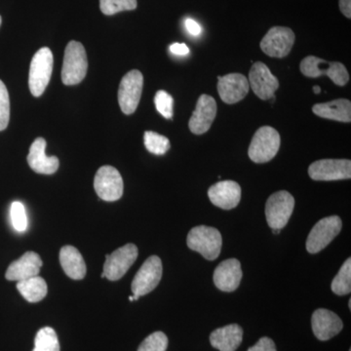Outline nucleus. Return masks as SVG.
Listing matches in <instances>:
<instances>
[{
	"mask_svg": "<svg viewBox=\"0 0 351 351\" xmlns=\"http://www.w3.org/2000/svg\"><path fill=\"white\" fill-rule=\"evenodd\" d=\"M60 263L69 278L82 280L86 276V263L80 252L73 246H64L60 251Z\"/></svg>",
	"mask_w": 351,
	"mask_h": 351,
	"instance_id": "24",
	"label": "nucleus"
},
{
	"mask_svg": "<svg viewBox=\"0 0 351 351\" xmlns=\"http://www.w3.org/2000/svg\"><path fill=\"white\" fill-rule=\"evenodd\" d=\"M295 199L286 191H277L270 195L265 205V217L272 230H282L287 225L294 211Z\"/></svg>",
	"mask_w": 351,
	"mask_h": 351,
	"instance_id": "6",
	"label": "nucleus"
},
{
	"mask_svg": "<svg viewBox=\"0 0 351 351\" xmlns=\"http://www.w3.org/2000/svg\"><path fill=\"white\" fill-rule=\"evenodd\" d=\"M311 326L316 338L319 341H328L343 330V322L336 313L320 308L314 311L311 317Z\"/></svg>",
	"mask_w": 351,
	"mask_h": 351,
	"instance_id": "20",
	"label": "nucleus"
},
{
	"mask_svg": "<svg viewBox=\"0 0 351 351\" xmlns=\"http://www.w3.org/2000/svg\"><path fill=\"white\" fill-rule=\"evenodd\" d=\"M88 60L84 46L77 41H71L64 50L62 82L64 85H76L86 76Z\"/></svg>",
	"mask_w": 351,
	"mask_h": 351,
	"instance_id": "2",
	"label": "nucleus"
},
{
	"mask_svg": "<svg viewBox=\"0 0 351 351\" xmlns=\"http://www.w3.org/2000/svg\"></svg>",
	"mask_w": 351,
	"mask_h": 351,
	"instance_id": "43",
	"label": "nucleus"
},
{
	"mask_svg": "<svg viewBox=\"0 0 351 351\" xmlns=\"http://www.w3.org/2000/svg\"><path fill=\"white\" fill-rule=\"evenodd\" d=\"M144 143L147 151L156 156H163L170 149L169 138L156 132H145Z\"/></svg>",
	"mask_w": 351,
	"mask_h": 351,
	"instance_id": "28",
	"label": "nucleus"
},
{
	"mask_svg": "<svg viewBox=\"0 0 351 351\" xmlns=\"http://www.w3.org/2000/svg\"><path fill=\"white\" fill-rule=\"evenodd\" d=\"M243 330L237 324L215 330L210 336L212 346L219 351H235L241 345Z\"/></svg>",
	"mask_w": 351,
	"mask_h": 351,
	"instance_id": "22",
	"label": "nucleus"
},
{
	"mask_svg": "<svg viewBox=\"0 0 351 351\" xmlns=\"http://www.w3.org/2000/svg\"><path fill=\"white\" fill-rule=\"evenodd\" d=\"M162 262L157 256H152L143 263L132 282L134 295H145L158 286L162 277Z\"/></svg>",
	"mask_w": 351,
	"mask_h": 351,
	"instance_id": "11",
	"label": "nucleus"
},
{
	"mask_svg": "<svg viewBox=\"0 0 351 351\" xmlns=\"http://www.w3.org/2000/svg\"><path fill=\"white\" fill-rule=\"evenodd\" d=\"M144 87V76L138 69H133L123 76L119 89V103L122 112L132 114L137 110Z\"/></svg>",
	"mask_w": 351,
	"mask_h": 351,
	"instance_id": "8",
	"label": "nucleus"
},
{
	"mask_svg": "<svg viewBox=\"0 0 351 351\" xmlns=\"http://www.w3.org/2000/svg\"><path fill=\"white\" fill-rule=\"evenodd\" d=\"M10 119V100L4 83L0 80V131L5 130Z\"/></svg>",
	"mask_w": 351,
	"mask_h": 351,
	"instance_id": "33",
	"label": "nucleus"
},
{
	"mask_svg": "<svg viewBox=\"0 0 351 351\" xmlns=\"http://www.w3.org/2000/svg\"><path fill=\"white\" fill-rule=\"evenodd\" d=\"M308 175L313 181H339L351 178V161L348 159H322L309 166Z\"/></svg>",
	"mask_w": 351,
	"mask_h": 351,
	"instance_id": "12",
	"label": "nucleus"
},
{
	"mask_svg": "<svg viewBox=\"0 0 351 351\" xmlns=\"http://www.w3.org/2000/svg\"><path fill=\"white\" fill-rule=\"evenodd\" d=\"M170 52L178 56H186L189 54V48L184 43H174L170 46Z\"/></svg>",
	"mask_w": 351,
	"mask_h": 351,
	"instance_id": "36",
	"label": "nucleus"
},
{
	"mask_svg": "<svg viewBox=\"0 0 351 351\" xmlns=\"http://www.w3.org/2000/svg\"><path fill=\"white\" fill-rule=\"evenodd\" d=\"M32 351H60L59 339L55 330L51 327H44L39 330L34 339V348Z\"/></svg>",
	"mask_w": 351,
	"mask_h": 351,
	"instance_id": "26",
	"label": "nucleus"
},
{
	"mask_svg": "<svg viewBox=\"0 0 351 351\" xmlns=\"http://www.w3.org/2000/svg\"><path fill=\"white\" fill-rule=\"evenodd\" d=\"M208 196L215 206L223 210H232L239 204L241 188L237 182L221 181L209 189Z\"/></svg>",
	"mask_w": 351,
	"mask_h": 351,
	"instance_id": "18",
	"label": "nucleus"
},
{
	"mask_svg": "<svg viewBox=\"0 0 351 351\" xmlns=\"http://www.w3.org/2000/svg\"><path fill=\"white\" fill-rule=\"evenodd\" d=\"M186 243L191 250L197 252L208 261H214L221 254L223 239L217 228L198 226L189 232Z\"/></svg>",
	"mask_w": 351,
	"mask_h": 351,
	"instance_id": "1",
	"label": "nucleus"
},
{
	"mask_svg": "<svg viewBox=\"0 0 351 351\" xmlns=\"http://www.w3.org/2000/svg\"><path fill=\"white\" fill-rule=\"evenodd\" d=\"M341 219L338 216L326 217L321 219L311 232L306 240V250L308 253L316 254L331 243L338 237L341 230Z\"/></svg>",
	"mask_w": 351,
	"mask_h": 351,
	"instance_id": "7",
	"label": "nucleus"
},
{
	"mask_svg": "<svg viewBox=\"0 0 351 351\" xmlns=\"http://www.w3.org/2000/svg\"><path fill=\"white\" fill-rule=\"evenodd\" d=\"M46 141L38 138L31 145L27 163L36 173L52 175L59 169V159L56 156H47L45 154Z\"/></svg>",
	"mask_w": 351,
	"mask_h": 351,
	"instance_id": "21",
	"label": "nucleus"
},
{
	"mask_svg": "<svg viewBox=\"0 0 351 351\" xmlns=\"http://www.w3.org/2000/svg\"><path fill=\"white\" fill-rule=\"evenodd\" d=\"M123 188L121 175L112 166H103L95 176V191L104 201L112 202L120 199L123 195Z\"/></svg>",
	"mask_w": 351,
	"mask_h": 351,
	"instance_id": "10",
	"label": "nucleus"
},
{
	"mask_svg": "<svg viewBox=\"0 0 351 351\" xmlns=\"http://www.w3.org/2000/svg\"><path fill=\"white\" fill-rule=\"evenodd\" d=\"M53 64L54 59L49 48H41L34 54L29 75V86L32 96L40 97L45 91L52 75Z\"/></svg>",
	"mask_w": 351,
	"mask_h": 351,
	"instance_id": "5",
	"label": "nucleus"
},
{
	"mask_svg": "<svg viewBox=\"0 0 351 351\" xmlns=\"http://www.w3.org/2000/svg\"><path fill=\"white\" fill-rule=\"evenodd\" d=\"M168 348V338L162 332L149 335L138 346V351H166Z\"/></svg>",
	"mask_w": 351,
	"mask_h": 351,
	"instance_id": "30",
	"label": "nucleus"
},
{
	"mask_svg": "<svg viewBox=\"0 0 351 351\" xmlns=\"http://www.w3.org/2000/svg\"><path fill=\"white\" fill-rule=\"evenodd\" d=\"M137 5V0H100L101 11L108 16L122 11L135 10Z\"/></svg>",
	"mask_w": 351,
	"mask_h": 351,
	"instance_id": "29",
	"label": "nucleus"
},
{
	"mask_svg": "<svg viewBox=\"0 0 351 351\" xmlns=\"http://www.w3.org/2000/svg\"><path fill=\"white\" fill-rule=\"evenodd\" d=\"M295 43V34L285 27H274L261 41V49L267 56L284 58L290 54Z\"/></svg>",
	"mask_w": 351,
	"mask_h": 351,
	"instance_id": "13",
	"label": "nucleus"
},
{
	"mask_svg": "<svg viewBox=\"0 0 351 351\" xmlns=\"http://www.w3.org/2000/svg\"><path fill=\"white\" fill-rule=\"evenodd\" d=\"M10 218L13 228L18 232H25L27 228V216L23 203L15 201L10 208Z\"/></svg>",
	"mask_w": 351,
	"mask_h": 351,
	"instance_id": "31",
	"label": "nucleus"
},
{
	"mask_svg": "<svg viewBox=\"0 0 351 351\" xmlns=\"http://www.w3.org/2000/svg\"><path fill=\"white\" fill-rule=\"evenodd\" d=\"M0 25H1V16H0Z\"/></svg>",
	"mask_w": 351,
	"mask_h": 351,
	"instance_id": "42",
	"label": "nucleus"
},
{
	"mask_svg": "<svg viewBox=\"0 0 351 351\" xmlns=\"http://www.w3.org/2000/svg\"><path fill=\"white\" fill-rule=\"evenodd\" d=\"M339 9L346 18H351V0H339Z\"/></svg>",
	"mask_w": 351,
	"mask_h": 351,
	"instance_id": "37",
	"label": "nucleus"
},
{
	"mask_svg": "<svg viewBox=\"0 0 351 351\" xmlns=\"http://www.w3.org/2000/svg\"><path fill=\"white\" fill-rule=\"evenodd\" d=\"M241 263L237 258H228L219 263L214 271V283L223 292H233L241 282Z\"/></svg>",
	"mask_w": 351,
	"mask_h": 351,
	"instance_id": "17",
	"label": "nucleus"
},
{
	"mask_svg": "<svg viewBox=\"0 0 351 351\" xmlns=\"http://www.w3.org/2000/svg\"><path fill=\"white\" fill-rule=\"evenodd\" d=\"M247 351H276V346L274 341L267 337L258 339L255 346H252Z\"/></svg>",
	"mask_w": 351,
	"mask_h": 351,
	"instance_id": "34",
	"label": "nucleus"
},
{
	"mask_svg": "<svg viewBox=\"0 0 351 351\" xmlns=\"http://www.w3.org/2000/svg\"><path fill=\"white\" fill-rule=\"evenodd\" d=\"M154 104L157 112L160 113L163 117L167 119H172L173 117V106H174V100L169 93L163 90L157 92L154 97Z\"/></svg>",
	"mask_w": 351,
	"mask_h": 351,
	"instance_id": "32",
	"label": "nucleus"
},
{
	"mask_svg": "<svg viewBox=\"0 0 351 351\" xmlns=\"http://www.w3.org/2000/svg\"><path fill=\"white\" fill-rule=\"evenodd\" d=\"M332 291L338 295H345L351 292V260L348 258L331 285Z\"/></svg>",
	"mask_w": 351,
	"mask_h": 351,
	"instance_id": "27",
	"label": "nucleus"
},
{
	"mask_svg": "<svg viewBox=\"0 0 351 351\" xmlns=\"http://www.w3.org/2000/svg\"><path fill=\"white\" fill-rule=\"evenodd\" d=\"M219 98L228 105L239 103L249 93L248 78L241 73H230L218 77Z\"/></svg>",
	"mask_w": 351,
	"mask_h": 351,
	"instance_id": "16",
	"label": "nucleus"
},
{
	"mask_svg": "<svg viewBox=\"0 0 351 351\" xmlns=\"http://www.w3.org/2000/svg\"><path fill=\"white\" fill-rule=\"evenodd\" d=\"M129 301L134 302V297H133V295H130V297H129Z\"/></svg>",
	"mask_w": 351,
	"mask_h": 351,
	"instance_id": "40",
	"label": "nucleus"
},
{
	"mask_svg": "<svg viewBox=\"0 0 351 351\" xmlns=\"http://www.w3.org/2000/svg\"><path fill=\"white\" fill-rule=\"evenodd\" d=\"M248 82L256 96L263 101L274 98L279 88L278 80L272 75L269 66L262 62L253 64L249 73Z\"/></svg>",
	"mask_w": 351,
	"mask_h": 351,
	"instance_id": "14",
	"label": "nucleus"
},
{
	"mask_svg": "<svg viewBox=\"0 0 351 351\" xmlns=\"http://www.w3.org/2000/svg\"><path fill=\"white\" fill-rule=\"evenodd\" d=\"M348 304H350V306H350V309L351 308V301H350V302H348Z\"/></svg>",
	"mask_w": 351,
	"mask_h": 351,
	"instance_id": "41",
	"label": "nucleus"
},
{
	"mask_svg": "<svg viewBox=\"0 0 351 351\" xmlns=\"http://www.w3.org/2000/svg\"><path fill=\"white\" fill-rule=\"evenodd\" d=\"M43 260L38 254L34 252H27L24 255L9 265L6 270L5 277L9 281L25 280L32 277L38 276L43 267Z\"/></svg>",
	"mask_w": 351,
	"mask_h": 351,
	"instance_id": "19",
	"label": "nucleus"
},
{
	"mask_svg": "<svg viewBox=\"0 0 351 351\" xmlns=\"http://www.w3.org/2000/svg\"><path fill=\"white\" fill-rule=\"evenodd\" d=\"M184 25H186V31L189 32V34L193 36H198L202 32V29H201V25L198 24L197 22H195V20L193 19H186V22H184Z\"/></svg>",
	"mask_w": 351,
	"mask_h": 351,
	"instance_id": "35",
	"label": "nucleus"
},
{
	"mask_svg": "<svg viewBox=\"0 0 351 351\" xmlns=\"http://www.w3.org/2000/svg\"><path fill=\"white\" fill-rule=\"evenodd\" d=\"M217 115V103L213 97L201 95L191 119L189 127L191 133L202 135L211 128Z\"/></svg>",
	"mask_w": 351,
	"mask_h": 351,
	"instance_id": "15",
	"label": "nucleus"
},
{
	"mask_svg": "<svg viewBox=\"0 0 351 351\" xmlns=\"http://www.w3.org/2000/svg\"><path fill=\"white\" fill-rule=\"evenodd\" d=\"M274 234H278V233H280V230H274Z\"/></svg>",
	"mask_w": 351,
	"mask_h": 351,
	"instance_id": "39",
	"label": "nucleus"
},
{
	"mask_svg": "<svg viewBox=\"0 0 351 351\" xmlns=\"http://www.w3.org/2000/svg\"><path fill=\"white\" fill-rule=\"evenodd\" d=\"M280 144V135L276 129L270 126L261 127L252 138L248 156L253 162H269L276 157Z\"/></svg>",
	"mask_w": 351,
	"mask_h": 351,
	"instance_id": "4",
	"label": "nucleus"
},
{
	"mask_svg": "<svg viewBox=\"0 0 351 351\" xmlns=\"http://www.w3.org/2000/svg\"><path fill=\"white\" fill-rule=\"evenodd\" d=\"M313 91L315 94H319L321 92V88L319 86H314Z\"/></svg>",
	"mask_w": 351,
	"mask_h": 351,
	"instance_id": "38",
	"label": "nucleus"
},
{
	"mask_svg": "<svg viewBox=\"0 0 351 351\" xmlns=\"http://www.w3.org/2000/svg\"><path fill=\"white\" fill-rule=\"evenodd\" d=\"M17 289L23 298L29 302L43 301L48 292L47 284L40 276H34L17 283Z\"/></svg>",
	"mask_w": 351,
	"mask_h": 351,
	"instance_id": "25",
	"label": "nucleus"
},
{
	"mask_svg": "<svg viewBox=\"0 0 351 351\" xmlns=\"http://www.w3.org/2000/svg\"><path fill=\"white\" fill-rule=\"evenodd\" d=\"M313 112L321 119L346 123L351 121V103L348 99H337L328 103L316 104L313 106Z\"/></svg>",
	"mask_w": 351,
	"mask_h": 351,
	"instance_id": "23",
	"label": "nucleus"
},
{
	"mask_svg": "<svg viewBox=\"0 0 351 351\" xmlns=\"http://www.w3.org/2000/svg\"><path fill=\"white\" fill-rule=\"evenodd\" d=\"M138 254L137 246L129 243L106 256L103 271L105 278L110 281L119 280L136 262Z\"/></svg>",
	"mask_w": 351,
	"mask_h": 351,
	"instance_id": "9",
	"label": "nucleus"
},
{
	"mask_svg": "<svg viewBox=\"0 0 351 351\" xmlns=\"http://www.w3.org/2000/svg\"><path fill=\"white\" fill-rule=\"evenodd\" d=\"M301 73L306 77L316 78L327 75L335 84L345 86L350 75L345 64L339 62H327L315 56L304 58L300 64Z\"/></svg>",
	"mask_w": 351,
	"mask_h": 351,
	"instance_id": "3",
	"label": "nucleus"
}]
</instances>
